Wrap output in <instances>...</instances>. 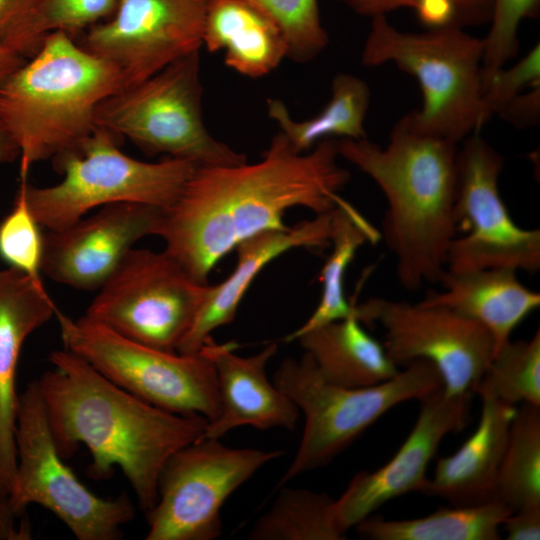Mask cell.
Instances as JSON below:
<instances>
[{
  "label": "cell",
  "mask_w": 540,
  "mask_h": 540,
  "mask_svg": "<svg viewBox=\"0 0 540 540\" xmlns=\"http://www.w3.org/2000/svg\"><path fill=\"white\" fill-rule=\"evenodd\" d=\"M338 142L294 150L280 131L260 161L197 167L175 203L164 209L158 236L167 251L198 282L248 238L283 230V215L305 207L316 215L337 208L350 179L338 163Z\"/></svg>",
  "instance_id": "1"
},
{
  "label": "cell",
  "mask_w": 540,
  "mask_h": 540,
  "mask_svg": "<svg viewBox=\"0 0 540 540\" xmlns=\"http://www.w3.org/2000/svg\"><path fill=\"white\" fill-rule=\"evenodd\" d=\"M53 370L36 379L60 456L81 444L90 452L88 475L108 478L121 469L140 508L156 504L161 470L170 456L204 434L208 420L158 408L104 377L67 349L49 355Z\"/></svg>",
  "instance_id": "2"
},
{
  "label": "cell",
  "mask_w": 540,
  "mask_h": 540,
  "mask_svg": "<svg viewBox=\"0 0 540 540\" xmlns=\"http://www.w3.org/2000/svg\"><path fill=\"white\" fill-rule=\"evenodd\" d=\"M339 156L367 174L386 197L381 229L407 290L438 282L456 237L457 144L412 131L399 119L383 148L342 138Z\"/></svg>",
  "instance_id": "3"
},
{
  "label": "cell",
  "mask_w": 540,
  "mask_h": 540,
  "mask_svg": "<svg viewBox=\"0 0 540 540\" xmlns=\"http://www.w3.org/2000/svg\"><path fill=\"white\" fill-rule=\"evenodd\" d=\"M124 87L120 71L64 31L0 85V120L20 149V179L34 163L76 148L96 128L99 103Z\"/></svg>",
  "instance_id": "4"
},
{
  "label": "cell",
  "mask_w": 540,
  "mask_h": 540,
  "mask_svg": "<svg viewBox=\"0 0 540 540\" xmlns=\"http://www.w3.org/2000/svg\"><path fill=\"white\" fill-rule=\"evenodd\" d=\"M483 49V38L460 26L404 32L380 15L371 18L361 61L369 67L392 62L414 76L422 106L402 120L416 133L458 144L489 120L482 99Z\"/></svg>",
  "instance_id": "5"
},
{
  "label": "cell",
  "mask_w": 540,
  "mask_h": 540,
  "mask_svg": "<svg viewBox=\"0 0 540 540\" xmlns=\"http://www.w3.org/2000/svg\"><path fill=\"white\" fill-rule=\"evenodd\" d=\"M122 138L96 127L78 147L51 161L62 179L35 187L20 179L19 188L32 214L45 230L65 228L96 207L139 203L168 209L198 167L166 157L159 162L134 159L119 149Z\"/></svg>",
  "instance_id": "6"
},
{
  "label": "cell",
  "mask_w": 540,
  "mask_h": 540,
  "mask_svg": "<svg viewBox=\"0 0 540 540\" xmlns=\"http://www.w3.org/2000/svg\"><path fill=\"white\" fill-rule=\"evenodd\" d=\"M274 384L304 414L305 426L296 455L277 483L286 486L299 475L323 467L398 404L420 400L443 387L430 361L419 359L377 385L343 387L325 381L311 356L284 359Z\"/></svg>",
  "instance_id": "7"
},
{
  "label": "cell",
  "mask_w": 540,
  "mask_h": 540,
  "mask_svg": "<svg viewBox=\"0 0 540 540\" xmlns=\"http://www.w3.org/2000/svg\"><path fill=\"white\" fill-rule=\"evenodd\" d=\"M202 92L198 50L106 97L95 110V126L128 138L148 155L166 154L198 167L247 162L205 127Z\"/></svg>",
  "instance_id": "8"
},
{
  "label": "cell",
  "mask_w": 540,
  "mask_h": 540,
  "mask_svg": "<svg viewBox=\"0 0 540 540\" xmlns=\"http://www.w3.org/2000/svg\"><path fill=\"white\" fill-rule=\"evenodd\" d=\"M64 349L80 356L104 377L163 410L200 415L219 412L216 372L201 352L164 351L128 339L84 315L56 311Z\"/></svg>",
  "instance_id": "9"
},
{
  "label": "cell",
  "mask_w": 540,
  "mask_h": 540,
  "mask_svg": "<svg viewBox=\"0 0 540 540\" xmlns=\"http://www.w3.org/2000/svg\"><path fill=\"white\" fill-rule=\"evenodd\" d=\"M16 471L9 493L20 516L32 505L55 514L78 540H119L133 521L126 494L113 499L92 493L63 462L55 446L36 380L19 394L15 428Z\"/></svg>",
  "instance_id": "10"
},
{
  "label": "cell",
  "mask_w": 540,
  "mask_h": 540,
  "mask_svg": "<svg viewBox=\"0 0 540 540\" xmlns=\"http://www.w3.org/2000/svg\"><path fill=\"white\" fill-rule=\"evenodd\" d=\"M208 288L167 251L133 248L98 289L84 316L128 339L177 352Z\"/></svg>",
  "instance_id": "11"
},
{
  "label": "cell",
  "mask_w": 540,
  "mask_h": 540,
  "mask_svg": "<svg viewBox=\"0 0 540 540\" xmlns=\"http://www.w3.org/2000/svg\"><path fill=\"white\" fill-rule=\"evenodd\" d=\"M283 451L232 448L200 437L174 452L158 481L155 506L146 513V540H214L222 533L227 498Z\"/></svg>",
  "instance_id": "12"
},
{
  "label": "cell",
  "mask_w": 540,
  "mask_h": 540,
  "mask_svg": "<svg viewBox=\"0 0 540 540\" xmlns=\"http://www.w3.org/2000/svg\"><path fill=\"white\" fill-rule=\"evenodd\" d=\"M457 153L456 229L465 232L449 246L446 270L540 269V230L512 219L499 192L504 159L483 138L470 135Z\"/></svg>",
  "instance_id": "13"
},
{
  "label": "cell",
  "mask_w": 540,
  "mask_h": 540,
  "mask_svg": "<svg viewBox=\"0 0 540 540\" xmlns=\"http://www.w3.org/2000/svg\"><path fill=\"white\" fill-rule=\"evenodd\" d=\"M355 312L361 322L382 326L383 346L397 367L432 362L448 396L471 392L494 353L483 325L444 306L372 298L355 305Z\"/></svg>",
  "instance_id": "14"
},
{
  "label": "cell",
  "mask_w": 540,
  "mask_h": 540,
  "mask_svg": "<svg viewBox=\"0 0 540 540\" xmlns=\"http://www.w3.org/2000/svg\"><path fill=\"white\" fill-rule=\"evenodd\" d=\"M208 0H116L80 45L112 63L124 86L141 82L203 45Z\"/></svg>",
  "instance_id": "15"
},
{
  "label": "cell",
  "mask_w": 540,
  "mask_h": 540,
  "mask_svg": "<svg viewBox=\"0 0 540 540\" xmlns=\"http://www.w3.org/2000/svg\"><path fill=\"white\" fill-rule=\"evenodd\" d=\"M164 209L139 203L101 207L59 230L43 232L41 272L78 290H98L134 244L158 235Z\"/></svg>",
  "instance_id": "16"
},
{
  "label": "cell",
  "mask_w": 540,
  "mask_h": 540,
  "mask_svg": "<svg viewBox=\"0 0 540 540\" xmlns=\"http://www.w3.org/2000/svg\"><path fill=\"white\" fill-rule=\"evenodd\" d=\"M419 401L418 418L395 455L377 470L357 473L335 500L336 522L342 533L389 500L418 491L442 439L460 432L469 422L471 392L448 396L441 387Z\"/></svg>",
  "instance_id": "17"
},
{
  "label": "cell",
  "mask_w": 540,
  "mask_h": 540,
  "mask_svg": "<svg viewBox=\"0 0 540 540\" xmlns=\"http://www.w3.org/2000/svg\"><path fill=\"white\" fill-rule=\"evenodd\" d=\"M236 348L234 342L216 343L209 337L199 351L215 368L219 397V412L207 422L202 437L220 439L241 426L294 430L300 410L266 375L278 345L269 344L248 357L235 354Z\"/></svg>",
  "instance_id": "18"
},
{
  "label": "cell",
  "mask_w": 540,
  "mask_h": 540,
  "mask_svg": "<svg viewBox=\"0 0 540 540\" xmlns=\"http://www.w3.org/2000/svg\"><path fill=\"white\" fill-rule=\"evenodd\" d=\"M333 210L293 227L262 232L241 242L235 248L237 263L234 270L220 284L209 285L202 306L177 352L198 353L214 330L231 323L252 281L272 260L293 248L324 249L330 246Z\"/></svg>",
  "instance_id": "19"
},
{
  "label": "cell",
  "mask_w": 540,
  "mask_h": 540,
  "mask_svg": "<svg viewBox=\"0 0 540 540\" xmlns=\"http://www.w3.org/2000/svg\"><path fill=\"white\" fill-rule=\"evenodd\" d=\"M57 310L44 284L10 267L0 270V482L9 493L16 471V374L21 350Z\"/></svg>",
  "instance_id": "20"
},
{
  "label": "cell",
  "mask_w": 540,
  "mask_h": 540,
  "mask_svg": "<svg viewBox=\"0 0 540 540\" xmlns=\"http://www.w3.org/2000/svg\"><path fill=\"white\" fill-rule=\"evenodd\" d=\"M481 400L474 433L454 454L438 459L433 477L426 478L418 492L452 506L496 501L498 472L517 409L494 399Z\"/></svg>",
  "instance_id": "21"
},
{
  "label": "cell",
  "mask_w": 540,
  "mask_h": 540,
  "mask_svg": "<svg viewBox=\"0 0 540 540\" xmlns=\"http://www.w3.org/2000/svg\"><path fill=\"white\" fill-rule=\"evenodd\" d=\"M438 282L442 291H431L421 302L447 307L483 325L493 339V356L540 306V294L523 285L513 269L444 270Z\"/></svg>",
  "instance_id": "22"
},
{
  "label": "cell",
  "mask_w": 540,
  "mask_h": 540,
  "mask_svg": "<svg viewBox=\"0 0 540 540\" xmlns=\"http://www.w3.org/2000/svg\"><path fill=\"white\" fill-rule=\"evenodd\" d=\"M203 44L224 50L225 64L251 78L274 70L287 57V44L277 24L247 0H208Z\"/></svg>",
  "instance_id": "23"
},
{
  "label": "cell",
  "mask_w": 540,
  "mask_h": 540,
  "mask_svg": "<svg viewBox=\"0 0 540 540\" xmlns=\"http://www.w3.org/2000/svg\"><path fill=\"white\" fill-rule=\"evenodd\" d=\"M296 340L311 356L322 378L334 385L373 386L389 380L399 371L383 344L362 327L355 311L344 319L310 330Z\"/></svg>",
  "instance_id": "24"
},
{
  "label": "cell",
  "mask_w": 540,
  "mask_h": 540,
  "mask_svg": "<svg viewBox=\"0 0 540 540\" xmlns=\"http://www.w3.org/2000/svg\"><path fill=\"white\" fill-rule=\"evenodd\" d=\"M331 98L324 108L307 120H294L280 99H268L267 111L295 151L304 153L333 136L366 138L364 119L370 90L365 81L349 73L335 75Z\"/></svg>",
  "instance_id": "25"
},
{
  "label": "cell",
  "mask_w": 540,
  "mask_h": 540,
  "mask_svg": "<svg viewBox=\"0 0 540 540\" xmlns=\"http://www.w3.org/2000/svg\"><path fill=\"white\" fill-rule=\"evenodd\" d=\"M512 510L499 501L439 508L415 519L367 517L355 526L370 540H499L500 528Z\"/></svg>",
  "instance_id": "26"
},
{
  "label": "cell",
  "mask_w": 540,
  "mask_h": 540,
  "mask_svg": "<svg viewBox=\"0 0 540 540\" xmlns=\"http://www.w3.org/2000/svg\"><path fill=\"white\" fill-rule=\"evenodd\" d=\"M381 239L378 231L360 212L344 200L332 212V252L324 264L320 281V301L303 325L283 338L285 342L296 340L302 334L354 313L355 303L347 300L344 290L346 270L357 250L369 242Z\"/></svg>",
  "instance_id": "27"
},
{
  "label": "cell",
  "mask_w": 540,
  "mask_h": 540,
  "mask_svg": "<svg viewBox=\"0 0 540 540\" xmlns=\"http://www.w3.org/2000/svg\"><path fill=\"white\" fill-rule=\"evenodd\" d=\"M335 499L305 488L282 486L272 507L252 526L250 540H342Z\"/></svg>",
  "instance_id": "28"
},
{
  "label": "cell",
  "mask_w": 540,
  "mask_h": 540,
  "mask_svg": "<svg viewBox=\"0 0 540 540\" xmlns=\"http://www.w3.org/2000/svg\"><path fill=\"white\" fill-rule=\"evenodd\" d=\"M495 500L512 512L540 504V406L516 411L498 472Z\"/></svg>",
  "instance_id": "29"
},
{
  "label": "cell",
  "mask_w": 540,
  "mask_h": 540,
  "mask_svg": "<svg viewBox=\"0 0 540 540\" xmlns=\"http://www.w3.org/2000/svg\"><path fill=\"white\" fill-rule=\"evenodd\" d=\"M470 391L481 399L540 406V330L529 340H510L491 358Z\"/></svg>",
  "instance_id": "30"
},
{
  "label": "cell",
  "mask_w": 540,
  "mask_h": 540,
  "mask_svg": "<svg viewBox=\"0 0 540 540\" xmlns=\"http://www.w3.org/2000/svg\"><path fill=\"white\" fill-rule=\"evenodd\" d=\"M115 6L116 0H34L3 45L28 59L48 34L64 31L74 37L108 19Z\"/></svg>",
  "instance_id": "31"
},
{
  "label": "cell",
  "mask_w": 540,
  "mask_h": 540,
  "mask_svg": "<svg viewBox=\"0 0 540 540\" xmlns=\"http://www.w3.org/2000/svg\"><path fill=\"white\" fill-rule=\"evenodd\" d=\"M267 14L280 28L287 44V57L308 62L328 45V34L318 0H247Z\"/></svg>",
  "instance_id": "32"
},
{
  "label": "cell",
  "mask_w": 540,
  "mask_h": 540,
  "mask_svg": "<svg viewBox=\"0 0 540 540\" xmlns=\"http://www.w3.org/2000/svg\"><path fill=\"white\" fill-rule=\"evenodd\" d=\"M42 227L18 187L11 211L0 221V259L37 283L41 280Z\"/></svg>",
  "instance_id": "33"
},
{
  "label": "cell",
  "mask_w": 540,
  "mask_h": 540,
  "mask_svg": "<svg viewBox=\"0 0 540 540\" xmlns=\"http://www.w3.org/2000/svg\"><path fill=\"white\" fill-rule=\"evenodd\" d=\"M355 13L375 17L410 7L432 28L446 25L464 27L490 21V0H342Z\"/></svg>",
  "instance_id": "34"
},
{
  "label": "cell",
  "mask_w": 540,
  "mask_h": 540,
  "mask_svg": "<svg viewBox=\"0 0 540 540\" xmlns=\"http://www.w3.org/2000/svg\"><path fill=\"white\" fill-rule=\"evenodd\" d=\"M490 29L483 38L482 91L491 76L518 51V29L526 18L536 17L540 0H490Z\"/></svg>",
  "instance_id": "35"
},
{
  "label": "cell",
  "mask_w": 540,
  "mask_h": 540,
  "mask_svg": "<svg viewBox=\"0 0 540 540\" xmlns=\"http://www.w3.org/2000/svg\"><path fill=\"white\" fill-rule=\"evenodd\" d=\"M540 83V45L534 47L510 68H500L482 91L487 118L490 119L509 99L528 86Z\"/></svg>",
  "instance_id": "36"
},
{
  "label": "cell",
  "mask_w": 540,
  "mask_h": 540,
  "mask_svg": "<svg viewBox=\"0 0 540 540\" xmlns=\"http://www.w3.org/2000/svg\"><path fill=\"white\" fill-rule=\"evenodd\" d=\"M519 128L536 125L540 118V83L528 93H519L504 103L496 112Z\"/></svg>",
  "instance_id": "37"
},
{
  "label": "cell",
  "mask_w": 540,
  "mask_h": 540,
  "mask_svg": "<svg viewBox=\"0 0 540 540\" xmlns=\"http://www.w3.org/2000/svg\"><path fill=\"white\" fill-rule=\"evenodd\" d=\"M501 528L508 540L540 539V504H529L510 513Z\"/></svg>",
  "instance_id": "38"
},
{
  "label": "cell",
  "mask_w": 540,
  "mask_h": 540,
  "mask_svg": "<svg viewBox=\"0 0 540 540\" xmlns=\"http://www.w3.org/2000/svg\"><path fill=\"white\" fill-rule=\"evenodd\" d=\"M19 515L14 511L9 492L0 482V540H29L32 537L28 523L17 522Z\"/></svg>",
  "instance_id": "39"
},
{
  "label": "cell",
  "mask_w": 540,
  "mask_h": 540,
  "mask_svg": "<svg viewBox=\"0 0 540 540\" xmlns=\"http://www.w3.org/2000/svg\"><path fill=\"white\" fill-rule=\"evenodd\" d=\"M34 0H0V44H4L8 36L30 10Z\"/></svg>",
  "instance_id": "40"
},
{
  "label": "cell",
  "mask_w": 540,
  "mask_h": 540,
  "mask_svg": "<svg viewBox=\"0 0 540 540\" xmlns=\"http://www.w3.org/2000/svg\"><path fill=\"white\" fill-rule=\"evenodd\" d=\"M20 156V149L12 134L0 120V163L14 162Z\"/></svg>",
  "instance_id": "41"
},
{
  "label": "cell",
  "mask_w": 540,
  "mask_h": 540,
  "mask_svg": "<svg viewBox=\"0 0 540 540\" xmlns=\"http://www.w3.org/2000/svg\"><path fill=\"white\" fill-rule=\"evenodd\" d=\"M26 58L17 54L10 48L0 44V85L3 81L18 67H20Z\"/></svg>",
  "instance_id": "42"
}]
</instances>
